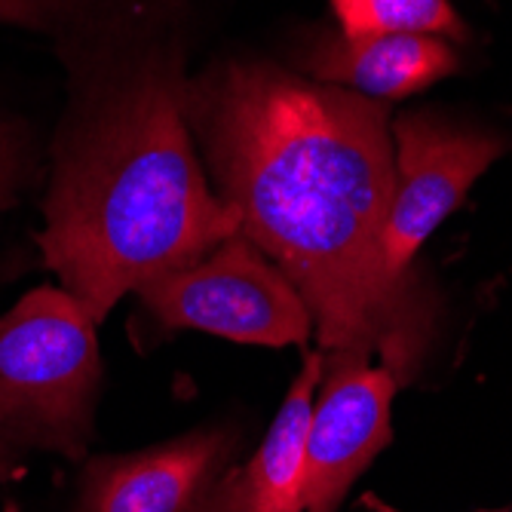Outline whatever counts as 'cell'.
Masks as SVG:
<instances>
[{"mask_svg":"<svg viewBox=\"0 0 512 512\" xmlns=\"http://www.w3.org/2000/svg\"><path fill=\"white\" fill-rule=\"evenodd\" d=\"M215 194L304 298L319 350L378 356L414 384L436 301L387 267L396 163L384 102L261 59H218L184 89Z\"/></svg>","mask_w":512,"mask_h":512,"instance_id":"1","label":"cell"},{"mask_svg":"<svg viewBox=\"0 0 512 512\" xmlns=\"http://www.w3.org/2000/svg\"><path fill=\"white\" fill-rule=\"evenodd\" d=\"M77 50L56 145L43 264L102 322L148 279L240 234L184 120V34L172 0L111 10Z\"/></svg>","mask_w":512,"mask_h":512,"instance_id":"2","label":"cell"},{"mask_svg":"<svg viewBox=\"0 0 512 512\" xmlns=\"http://www.w3.org/2000/svg\"><path fill=\"white\" fill-rule=\"evenodd\" d=\"M96 325L62 286H40L0 316V448L86 451L102 381Z\"/></svg>","mask_w":512,"mask_h":512,"instance_id":"3","label":"cell"},{"mask_svg":"<svg viewBox=\"0 0 512 512\" xmlns=\"http://www.w3.org/2000/svg\"><path fill=\"white\" fill-rule=\"evenodd\" d=\"M157 329H194L240 344H307L313 316L279 270L246 234L218 243L194 264L175 267L135 289Z\"/></svg>","mask_w":512,"mask_h":512,"instance_id":"4","label":"cell"},{"mask_svg":"<svg viewBox=\"0 0 512 512\" xmlns=\"http://www.w3.org/2000/svg\"><path fill=\"white\" fill-rule=\"evenodd\" d=\"M390 135L396 184L387 218V267L396 279H411L421 246L463 203L482 172L506 154L509 142L436 111L393 117Z\"/></svg>","mask_w":512,"mask_h":512,"instance_id":"5","label":"cell"},{"mask_svg":"<svg viewBox=\"0 0 512 512\" xmlns=\"http://www.w3.org/2000/svg\"><path fill=\"white\" fill-rule=\"evenodd\" d=\"M319 396H313L304 439V512H338L353 482L390 442V408L399 390L387 365L362 353H322Z\"/></svg>","mask_w":512,"mask_h":512,"instance_id":"6","label":"cell"},{"mask_svg":"<svg viewBox=\"0 0 512 512\" xmlns=\"http://www.w3.org/2000/svg\"><path fill=\"white\" fill-rule=\"evenodd\" d=\"M227 460L230 439L224 430L99 457L83 473L80 512H206Z\"/></svg>","mask_w":512,"mask_h":512,"instance_id":"7","label":"cell"},{"mask_svg":"<svg viewBox=\"0 0 512 512\" xmlns=\"http://www.w3.org/2000/svg\"><path fill=\"white\" fill-rule=\"evenodd\" d=\"M295 74L338 86L375 102L408 99L460 71V56L445 37L365 34L310 28L292 46Z\"/></svg>","mask_w":512,"mask_h":512,"instance_id":"8","label":"cell"},{"mask_svg":"<svg viewBox=\"0 0 512 512\" xmlns=\"http://www.w3.org/2000/svg\"><path fill=\"white\" fill-rule=\"evenodd\" d=\"M322 378V350L307 353L264 442L240 470H224L206 512H304V439Z\"/></svg>","mask_w":512,"mask_h":512,"instance_id":"9","label":"cell"},{"mask_svg":"<svg viewBox=\"0 0 512 512\" xmlns=\"http://www.w3.org/2000/svg\"><path fill=\"white\" fill-rule=\"evenodd\" d=\"M338 31L350 37L365 34H430L463 43L470 28L463 25L451 0H329Z\"/></svg>","mask_w":512,"mask_h":512,"instance_id":"10","label":"cell"},{"mask_svg":"<svg viewBox=\"0 0 512 512\" xmlns=\"http://www.w3.org/2000/svg\"><path fill=\"white\" fill-rule=\"evenodd\" d=\"M28 154H25V138L0 120V212L16 203V191L25 178Z\"/></svg>","mask_w":512,"mask_h":512,"instance_id":"11","label":"cell"},{"mask_svg":"<svg viewBox=\"0 0 512 512\" xmlns=\"http://www.w3.org/2000/svg\"><path fill=\"white\" fill-rule=\"evenodd\" d=\"M16 473H19V460H16V454H10V451L0 448V482H10Z\"/></svg>","mask_w":512,"mask_h":512,"instance_id":"12","label":"cell"},{"mask_svg":"<svg viewBox=\"0 0 512 512\" xmlns=\"http://www.w3.org/2000/svg\"><path fill=\"white\" fill-rule=\"evenodd\" d=\"M482 512H509V506H500V509H482Z\"/></svg>","mask_w":512,"mask_h":512,"instance_id":"13","label":"cell"}]
</instances>
